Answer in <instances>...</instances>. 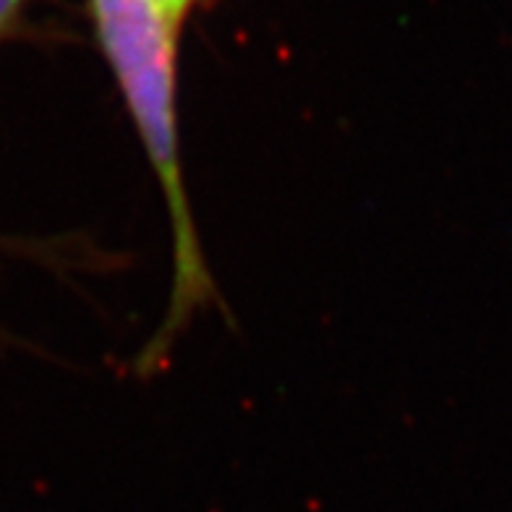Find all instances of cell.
<instances>
[{
  "mask_svg": "<svg viewBox=\"0 0 512 512\" xmlns=\"http://www.w3.org/2000/svg\"><path fill=\"white\" fill-rule=\"evenodd\" d=\"M97 40L121 89L144 155L155 170L173 236V285L165 317L136 361V374H152L194 314L217 301V285L204 259L194 209L186 194L178 121L176 34L155 0H89Z\"/></svg>",
  "mask_w": 512,
  "mask_h": 512,
  "instance_id": "1",
  "label": "cell"
},
{
  "mask_svg": "<svg viewBox=\"0 0 512 512\" xmlns=\"http://www.w3.org/2000/svg\"><path fill=\"white\" fill-rule=\"evenodd\" d=\"M155 3L160 6L162 14L168 16V21L173 27H181L183 19L189 16V11L199 3V0H155Z\"/></svg>",
  "mask_w": 512,
  "mask_h": 512,
  "instance_id": "3",
  "label": "cell"
},
{
  "mask_svg": "<svg viewBox=\"0 0 512 512\" xmlns=\"http://www.w3.org/2000/svg\"><path fill=\"white\" fill-rule=\"evenodd\" d=\"M32 0H0V42L8 40L24 21Z\"/></svg>",
  "mask_w": 512,
  "mask_h": 512,
  "instance_id": "2",
  "label": "cell"
}]
</instances>
